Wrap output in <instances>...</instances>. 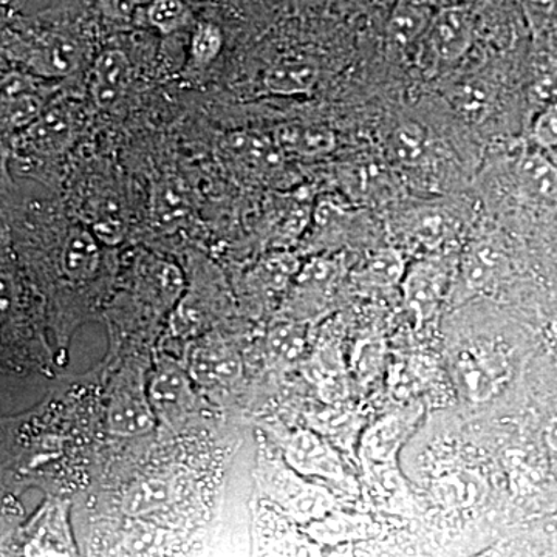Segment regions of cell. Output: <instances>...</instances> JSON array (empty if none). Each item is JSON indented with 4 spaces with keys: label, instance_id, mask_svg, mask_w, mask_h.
<instances>
[{
    "label": "cell",
    "instance_id": "obj_1",
    "mask_svg": "<svg viewBox=\"0 0 557 557\" xmlns=\"http://www.w3.org/2000/svg\"><path fill=\"white\" fill-rule=\"evenodd\" d=\"M3 49L11 60L40 78H67L84 60L83 42L64 30H24L9 28L3 35Z\"/></svg>",
    "mask_w": 557,
    "mask_h": 557
},
{
    "label": "cell",
    "instance_id": "obj_2",
    "mask_svg": "<svg viewBox=\"0 0 557 557\" xmlns=\"http://www.w3.org/2000/svg\"><path fill=\"white\" fill-rule=\"evenodd\" d=\"M509 362L504 350L494 346L465 348L456 361V379L468 401H487L504 388L509 379Z\"/></svg>",
    "mask_w": 557,
    "mask_h": 557
},
{
    "label": "cell",
    "instance_id": "obj_3",
    "mask_svg": "<svg viewBox=\"0 0 557 557\" xmlns=\"http://www.w3.org/2000/svg\"><path fill=\"white\" fill-rule=\"evenodd\" d=\"M475 38L474 16L467 7L450 5L435 11L423 47L442 64H454L471 50Z\"/></svg>",
    "mask_w": 557,
    "mask_h": 557
},
{
    "label": "cell",
    "instance_id": "obj_4",
    "mask_svg": "<svg viewBox=\"0 0 557 557\" xmlns=\"http://www.w3.org/2000/svg\"><path fill=\"white\" fill-rule=\"evenodd\" d=\"M81 126V116L70 102L47 106L38 120L22 131L27 148L39 156H57L75 141Z\"/></svg>",
    "mask_w": 557,
    "mask_h": 557
},
{
    "label": "cell",
    "instance_id": "obj_5",
    "mask_svg": "<svg viewBox=\"0 0 557 557\" xmlns=\"http://www.w3.org/2000/svg\"><path fill=\"white\" fill-rule=\"evenodd\" d=\"M40 76L33 73L13 72L2 81V124L9 131H25L47 109L46 86Z\"/></svg>",
    "mask_w": 557,
    "mask_h": 557
},
{
    "label": "cell",
    "instance_id": "obj_6",
    "mask_svg": "<svg viewBox=\"0 0 557 557\" xmlns=\"http://www.w3.org/2000/svg\"><path fill=\"white\" fill-rule=\"evenodd\" d=\"M131 84V62L123 51L110 49L97 58L91 72V98L100 109H112Z\"/></svg>",
    "mask_w": 557,
    "mask_h": 557
},
{
    "label": "cell",
    "instance_id": "obj_7",
    "mask_svg": "<svg viewBox=\"0 0 557 557\" xmlns=\"http://www.w3.org/2000/svg\"><path fill=\"white\" fill-rule=\"evenodd\" d=\"M520 193L528 201L557 211V166L542 152H527L518 164Z\"/></svg>",
    "mask_w": 557,
    "mask_h": 557
},
{
    "label": "cell",
    "instance_id": "obj_8",
    "mask_svg": "<svg viewBox=\"0 0 557 557\" xmlns=\"http://www.w3.org/2000/svg\"><path fill=\"white\" fill-rule=\"evenodd\" d=\"M318 79L317 61L307 57H287L271 65L265 75V86L271 94L295 97L313 90Z\"/></svg>",
    "mask_w": 557,
    "mask_h": 557
},
{
    "label": "cell",
    "instance_id": "obj_9",
    "mask_svg": "<svg viewBox=\"0 0 557 557\" xmlns=\"http://www.w3.org/2000/svg\"><path fill=\"white\" fill-rule=\"evenodd\" d=\"M228 150L242 166L256 174L271 175L284 166L285 150L277 139L262 135L237 134L228 138Z\"/></svg>",
    "mask_w": 557,
    "mask_h": 557
},
{
    "label": "cell",
    "instance_id": "obj_10",
    "mask_svg": "<svg viewBox=\"0 0 557 557\" xmlns=\"http://www.w3.org/2000/svg\"><path fill=\"white\" fill-rule=\"evenodd\" d=\"M434 14L432 0H397L388 16V39L399 47L421 40Z\"/></svg>",
    "mask_w": 557,
    "mask_h": 557
},
{
    "label": "cell",
    "instance_id": "obj_11",
    "mask_svg": "<svg viewBox=\"0 0 557 557\" xmlns=\"http://www.w3.org/2000/svg\"><path fill=\"white\" fill-rule=\"evenodd\" d=\"M406 296L418 313H431L446 288V273L438 263L418 262L405 282Z\"/></svg>",
    "mask_w": 557,
    "mask_h": 557
},
{
    "label": "cell",
    "instance_id": "obj_12",
    "mask_svg": "<svg viewBox=\"0 0 557 557\" xmlns=\"http://www.w3.org/2000/svg\"><path fill=\"white\" fill-rule=\"evenodd\" d=\"M276 139L285 152L309 157V159L327 156L336 148L335 134L324 126L289 124L277 131Z\"/></svg>",
    "mask_w": 557,
    "mask_h": 557
},
{
    "label": "cell",
    "instance_id": "obj_13",
    "mask_svg": "<svg viewBox=\"0 0 557 557\" xmlns=\"http://www.w3.org/2000/svg\"><path fill=\"white\" fill-rule=\"evenodd\" d=\"M100 263V248L87 231L75 230L62 251V269L69 277L89 278Z\"/></svg>",
    "mask_w": 557,
    "mask_h": 557
},
{
    "label": "cell",
    "instance_id": "obj_14",
    "mask_svg": "<svg viewBox=\"0 0 557 557\" xmlns=\"http://www.w3.org/2000/svg\"><path fill=\"white\" fill-rule=\"evenodd\" d=\"M428 132L413 121L398 124L388 135L387 150L392 160L403 166H416L428 153Z\"/></svg>",
    "mask_w": 557,
    "mask_h": 557
},
{
    "label": "cell",
    "instance_id": "obj_15",
    "mask_svg": "<svg viewBox=\"0 0 557 557\" xmlns=\"http://www.w3.org/2000/svg\"><path fill=\"white\" fill-rule=\"evenodd\" d=\"M145 17L149 25L163 35H172L188 27L193 21V11L186 0H150L145 9Z\"/></svg>",
    "mask_w": 557,
    "mask_h": 557
},
{
    "label": "cell",
    "instance_id": "obj_16",
    "mask_svg": "<svg viewBox=\"0 0 557 557\" xmlns=\"http://www.w3.org/2000/svg\"><path fill=\"white\" fill-rule=\"evenodd\" d=\"M110 426L119 434H138L152 426V417L143 399L120 398L110 410Z\"/></svg>",
    "mask_w": 557,
    "mask_h": 557
},
{
    "label": "cell",
    "instance_id": "obj_17",
    "mask_svg": "<svg viewBox=\"0 0 557 557\" xmlns=\"http://www.w3.org/2000/svg\"><path fill=\"white\" fill-rule=\"evenodd\" d=\"M223 33L218 24L200 22L190 39V57L199 65H207L219 57L223 49Z\"/></svg>",
    "mask_w": 557,
    "mask_h": 557
},
{
    "label": "cell",
    "instance_id": "obj_18",
    "mask_svg": "<svg viewBox=\"0 0 557 557\" xmlns=\"http://www.w3.org/2000/svg\"><path fill=\"white\" fill-rule=\"evenodd\" d=\"M491 94L482 81H465L454 89L453 104L456 106L465 116L479 119L485 113L490 104Z\"/></svg>",
    "mask_w": 557,
    "mask_h": 557
},
{
    "label": "cell",
    "instance_id": "obj_19",
    "mask_svg": "<svg viewBox=\"0 0 557 557\" xmlns=\"http://www.w3.org/2000/svg\"><path fill=\"white\" fill-rule=\"evenodd\" d=\"M95 13L112 25L131 24L138 16L143 0H91Z\"/></svg>",
    "mask_w": 557,
    "mask_h": 557
},
{
    "label": "cell",
    "instance_id": "obj_20",
    "mask_svg": "<svg viewBox=\"0 0 557 557\" xmlns=\"http://www.w3.org/2000/svg\"><path fill=\"white\" fill-rule=\"evenodd\" d=\"M498 263H500V258H498V252L493 247L480 245V247L472 249L467 259L469 281L474 282L475 285L485 284L493 277Z\"/></svg>",
    "mask_w": 557,
    "mask_h": 557
},
{
    "label": "cell",
    "instance_id": "obj_21",
    "mask_svg": "<svg viewBox=\"0 0 557 557\" xmlns=\"http://www.w3.org/2000/svg\"><path fill=\"white\" fill-rule=\"evenodd\" d=\"M403 274V260L397 252L387 249L379 252L368 267V276L379 285H391Z\"/></svg>",
    "mask_w": 557,
    "mask_h": 557
},
{
    "label": "cell",
    "instance_id": "obj_22",
    "mask_svg": "<svg viewBox=\"0 0 557 557\" xmlns=\"http://www.w3.org/2000/svg\"><path fill=\"white\" fill-rule=\"evenodd\" d=\"M533 135L542 148H557V100L549 102L547 108L539 113Z\"/></svg>",
    "mask_w": 557,
    "mask_h": 557
},
{
    "label": "cell",
    "instance_id": "obj_23",
    "mask_svg": "<svg viewBox=\"0 0 557 557\" xmlns=\"http://www.w3.org/2000/svg\"><path fill=\"white\" fill-rule=\"evenodd\" d=\"M183 381L177 375H164L153 384V395L161 408L180 405L178 398H183Z\"/></svg>",
    "mask_w": 557,
    "mask_h": 557
},
{
    "label": "cell",
    "instance_id": "obj_24",
    "mask_svg": "<svg viewBox=\"0 0 557 557\" xmlns=\"http://www.w3.org/2000/svg\"><path fill=\"white\" fill-rule=\"evenodd\" d=\"M545 438H547L549 449L555 450L557 454V416L553 417L552 421H549Z\"/></svg>",
    "mask_w": 557,
    "mask_h": 557
},
{
    "label": "cell",
    "instance_id": "obj_25",
    "mask_svg": "<svg viewBox=\"0 0 557 557\" xmlns=\"http://www.w3.org/2000/svg\"><path fill=\"white\" fill-rule=\"evenodd\" d=\"M3 7H7L9 11L11 10H17L22 5V3H25V0H2Z\"/></svg>",
    "mask_w": 557,
    "mask_h": 557
},
{
    "label": "cell",
    "instance_id": "obj_26",
    "mask_svg": "<svg viewBox=\"0 0 557 557\" xmlns=\"http://www.w3.org/2000/svg\"><path fill=\"white\" fill-rule=\"evenodd\" d=\"M553 339H555L556 347H557V322L555 324V327H553Z\"/></svg>",
    "mask_w": 557,
    "mask_h": 557
},
{
    "label": "cell",
    "instance_id": "obj_27",
    "mask_svg": "<svg viewBox=\"0 0 557 557\" xmlns=\"http://www.w3.org/2000/svg\"><path fill=\"white\" fill-rule=\"evenodd\" d=\"M381 2L392 3V5H394V3L397 2V0H381Z\"/></svg>",
    "mask_w": 557,
    "mask_h": 557
},
{
    "label": "cell",
    "instance_id": "obj_28",
    "mask_svg": "<svg viewBox=\"0 0 557 557\" xmlns=\"http://www.w3.org/2000/svg\"><path fill=\"white\" fill-rule=\"evenodd\" d=\"M555 258H556V262H557V248H556V252H555Z\"/></svg>",
    "mask_w": 557,
    "mask_h": 557
}]
</instances>
